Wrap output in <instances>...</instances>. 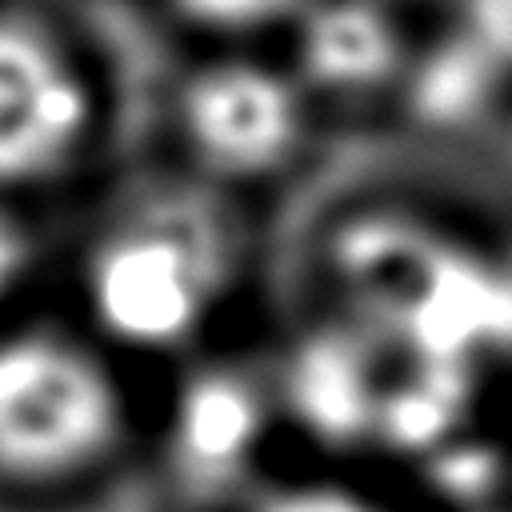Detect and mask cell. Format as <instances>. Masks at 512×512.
Returning <instances> with one entry per match:
<instances>
[{"label":"cell","instance_id":"obj_1","mask_svg":"<svg viewBox=\"0 0 512 512\" xmlns=\"http://www.w3.org/2000/svg\"><path fill=\"white\" fill-rule=\"evenodd\" d=\"M128 436V400L100 348L64 328L0 336V484L60 492L92 480Z\"/></svg>","mask_w":512,"mask_h":512},{"label":"cell","instance_id":"obj_2","mask_svg":"<svg viewBox=\"0 0 512 512\" xmlns=\"http://www.w3.org/2000/svg\"><path fill=\"white\" fill-rule=\"evenodd\" d=\"M232 244L204 204L160 196L116 216L84 264L96 328L136 352L188 344L220 308Z\"/></svg>","mask_w":512,"mask_h":512},{"label":"cell","instance_id":"obj_3","mask_svg":"<svg viewBox=\"0 0 512 512\" xmlns=\"http://www.w3.org/2000/svg\"><path fill=\"white\" fill-rule=\"evenodd\" d=\"M96 88L44 20L0 12V196L60 180L92 144Z\"/></svg>","mask_w":512,"mask_h":512},{"label":"cell","instance_id":"obj_4","mask_svg":"<svg viewBox=\"0 0 512 512\" xmlns=\"http://www.w3.org/2000/svg\"><path fill=\"white\" fill-rule=\"evenodd\" d=\"M308 92L288 68L224 56L200 64L176 96L184 152L212 180L256 184L296 164L308 144Z\"/></svg>","mask_w":512,"mask_h":512},{"label":"cell","instance_id":"obj_5","mask_svg":"<svg viewBox=\"0 0 512 512\" xmlns=\"http://www.w3.org/2000/svg\"><path fill=\"white\" fill-rule=\"evenodd\" d=\"M272 428V396L244 364H204L180 380L164 428V460L176 492L216 504L248 492V476Z\"/></svg>","mask_w":512,"mask_h":512},{"label":"cell","instance_id":"obj_6","mask_svg":"<svg viewBox=\"0 0 512 512\" xmlns=\"http://www.w3.org/2000/svg\"><path fill=\"white\" fill-rule=\"evenodd\" d=\"M296 24L292 76L308 96L376 100L404 84L412 52L400 24L376 0H308Z\"/></svg>","mask_w":512,"mask_h":512},{"label":"cell","instance_id":"obj_7","mask_svg":"<svg viewBox=\"0 0 512 512\" xmlns=\"http://www.w3.org/2000/svg\"><path fill=\"white\" fill-rule=\"evenodd\" d=\"M172 12L216 36H252L276 24H292L308 0H168Z\"/></svg>","mask_w":512,"mask_h":512},{"label":"cell","instance_id":"obj_8","mask_svg":"<svg viewBox=\"0 0 512 512\" xmlns=\"http://www.w3.org/2000/svg\"><path fill=\"white\" fill-rule=\"evenodd\" d=\"M244 512H392V508L348 480L316 476V480H288L252 492Z\"/></svg>","mask_w":512,"mask_h":512},{"label":"cell","instance_id":"obj_9","mask_svg":"<svg viewBox=\"0 0 512 512\" xmlns=\"http://www.w3.org/2000/svg\"><path fill=\"white\" fill-rule=\"evenodd\" d=\"M32 272V236L16 212L0 204V304L28 280Z\"/></svg>","mask_w":512,"mask_h":512},{"label":"cell","instance_id":"obj_10","mask_svg":"<svg viewBox=\"0 0 512 512\" xmlns=\"http://www.w3.org/2000/svg\"><path fill=\"white\" fill-rule=\"evenodd\" d=\"M480 16H484V28L492 32V44L500 48L508 40V52H512V0H480Z\"/></svg>","mask_w":512,"mask_h":512}]
</instances>
